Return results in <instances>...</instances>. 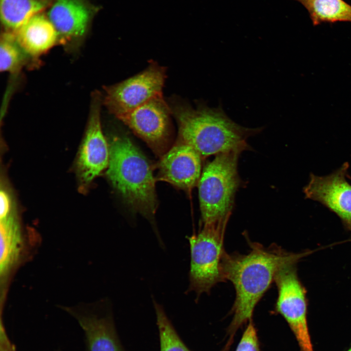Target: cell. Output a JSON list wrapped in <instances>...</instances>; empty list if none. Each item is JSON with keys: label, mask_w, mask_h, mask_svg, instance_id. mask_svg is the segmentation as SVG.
Segmentation results:
<instances>
[{"label": "cell", "mask_w": 351, "mask_h": 351, "mask_svg": "<svg viewBox=\"0 0 351 351\" xmlns=\"http://www.w3.org/2000/svg\"><path fill=\"white\" fill-rule=\"evenodd\" d=\"M159 330L160 351H190L181 341L162 307L154 301Z\"/></svg>", "instance_id": "obj_19"}, {"label": "cell", "mask_w": 351, "mask_h": 351, "mask_svg": "<svg viewBox=\"0 0 351 351\" xmlns=\"http://www.w3.org/2000/svg\"><path fill=\"white\" fill-rule=\"evenodd\" d=\"M235 351H259L256 331L251 320Z\"/></svg>", "instance_id": "obj_20"}, {"label": "cell", "mask_w": 351, "mask_h": 351, "mask_svg": "<svg viewBox=\"0 0 351 351\" xmlns=\"http://www.w3.org/2000/svg\"><path fill=\"white\" fill-rule=\"evenodd\" d=\"M107 175L114 187L135 211L153 219L157 206L155 180L145 156L125 136H117L109 146Z\"/></svg>", "instance_id": "obj_3"}, {"label": "cell", "mask_w": 351, "mask_h": 351, "mask_svg": "<svg viewBox=\"0 0 351 351\" xmlns=\"http://www.w3.org/2000/svg\"><path fill=\"white\" fill-rule=\"evenodd\" d=\"M100 9L91 0H51L46 14L58 32L59 42L70 44L83 40Z\"/></svg>", "instance_id": "obj_9"}, {"label": "cell", "mask_w": 351, "mask_h": 351, "mask_svg": "<svg viewBox=\"0 0 351 351\" xmlns=\"http://www.w3.org/2000/svg\"><path fill=\"white\" fill-rule=\"evenodd\" d=\"M347 351H351V347Z\"/></svg>", "instance_id": "obj_22"}, {"label": "cell", "mask_w": 351, "mask_h": 351, "mask_svg": "<svg viewBox=\"0 0 351 351\" xmlns=\"http://www.w3.org/2000/svg\"><path fill=\"white\" fill-rule=\"evenodd\" d=\"M201 157L191 146L178 142L161 156L160 179L190 192L198 184L201 176Z\"/></svg>", "instance_id": "obj_12"}, {"label": "cell", "mask_w": 351, "mask_h": 351, "mask_svg": "<svg viewBox=\"0 0 351 351\" xmlns=\"http://www.w3.org/2000/svg\"><path fill=\"white\" fill-rule=\"evenodd\" d=\"M172 111L162 94L117 117L157 156L167 151L172 134Z\"/></svg>", "instance_id": "obj_7"}, {"label": "cell", "mask_w": 351, "mask_h": 351, "mask_svg": "<svg viewBox=\"0 0 351 351\" xmlns=\"http://www.w3.org/2000/svg\"><path fill=\"white\" fill-rule=\"evenodd\" d=\"M0 351H16L14 345L7 335L2 322L0 327Z\"/></svg>", "instance_id": "obj_21"}, {"label": "cell", "mask_w": 351, "mask_h": 351, "mask_svg": "<svg viewBox=\"0 0 351 351\" xmlns=\"http://www.w3.org/2000/svg\"><path fill=\"white\" fill-rule=\"evenodd\" d=\"M178 126V142L193 148L202 157L248 148L246 139L261 128L242 126L232 120L221 105L209 107L198 101L195 108L172 98L168 103Z\"/></svg>", "instance_id": "obj_2"}, {"label": "cell", "mask_w": 351, "mask_h": 351, "mask_svg": "<svg viewBox=\"0 0 351 351\" xmlns=\"http://www.w3.org/2000/svg\"><path fill=\"white\" fill-rule=\"evenodd\" d=\"M246 238L249 252L242 254L226 253L222 262L225 280L232 283L235 291L230 328L233 332L252 320L255 306L274 282L278 272L286 266L295 265L308 254L288 252L274 243L266 247Z\"/></svg>", "instance_id": "obj_1"}, {"label": "cell", "mask_w": 351, "mask_h": 351, "mask_svg": "<svg viewBox=\"0 0 351 351\" xmlns=\"http://www.w3.org/2000/svg\"><path fill=\"white\" fill-rule=\"evenodd\" d=\"M0 276L6 281L19 259L22 237L16 206L0 214Z\"/></svg>", "instance_id": "obj_15"}, {"label": "cell", "mask_w": 351, "mask_h": 351, "mask_svg": "<svg viewBox=\"0 0 351 351\" xmlns=\"http://www.w3.org/2000/svg\"><path fill=\"white\" fill-rule=\"evenodd\" d=\"M348 162L327 176L311 174L304 188L305 197L320 202L351 229V184L346 179Z\"/></svg>", "instance_id": "obj_11"}, {"label": "cell", "mask_w": 351, "mask_h": 351, "mask_svg": "<svg viewBox=\"0 0 351 351\" xmlns=\"http://www.w3.org/2000/svg\"><path fill=\"white\" fill-rule=\"evenodd\" d=\"M68 312L84 332L87 351H121L109 319L76 309H69Z\"/></svg>", "instance_id": "obj_14"}, {"label": "cell", "mask_w": 351, "mask_h": 351, "mask_svg": "<svg viewBox=\"0 0 351 351\" xmlns=\"http://www.w3.org/2000/svg\"><path fill=\"white\" fill-rule=\"evenodd\" d=\"M229 218L204 224L197 234L188 237L191 264L187 292H195L197 298L203 293H210L217 283L226 281L222 262L226 254L224 239Z\"/></svg>", "instance_id": "obj_5"}, {"label": "cell", "mask_w": 351, "mask_h": 351, "mask_svg": "<svg viewBox=\"0 0 351 351\" xmlns=\"http://www.w3.org/2000/svg\"><path fill=\"white\" fill-rule=\"evenodd\" d=\"M243 151L237 149L218 154L204 167L198 183L203 224L230 217L240 184L237 162Z\"/></svg>", "instance_id": "obj_4"}, {"label": "cell", "mask_w": 351, "mask_h": 351, "mask_svg": "<svg viewBox=\"0 0 351 351\" xmlns=\"http://www.w3.org/2000/svg\"><path fill=\"white\" fill-rule=\"evenodd\" d=\"M295 265L284 267L275 277L278 296L274 310L287 322L301 351H313L307 323L306 291Z\"/></svg>", "instance_id": "obj_8"}, {"label": "cell", "mask_w": 351, "mask_h": 351, "mask_svg": "<svg viewBox=\"0 0 351 351\" xmlns=\"http://www.w3.org/2000/svg\"><path fill=\"white\" fill-rule=\"evenodd\" d=\"M100 101L97 95L91 106L86 131L78 156L77 172L83 187L89 184L109 164V147L101 129Z\"/></svg>", "instance_id": "obj_10"}, {"label": "cell", "mask_w": 351, "mask_h": 351, "mask_svg": "<svg viewBox=\"0 0 351 351\" xmlns=\"http://www.w3.org/2000/svg\"><path fill=\"white\" fill-rule=\"evenodd\" d=\"M28 56L18 43L13 33L3 32L0 36V71L11 73L19 71Z\"/></svg>", "instance_id": "obj_18"}, {"label": "cell", "mask_w": 351, "mask_h": 351, "mask_svg": "<svg viewBox=\"0 0 351 351\" xmlns=\"http://www.w3.org/2000/svg\"><path fill=\"white\" fill-rule=\"evenodd\" d=\"M166 70L153 60L144 70L120 82L106 86L104 103L117 118L162 94Z\"/></svg>", "instance_id": "obj_6"}, {"label": "cell", "mask_w": 351, "mask_h": 351, "mask_svg": "<svg viewBox=\"0 0 351 351\" xmlns=\"http://www.w3.org/2000/svg\"><path fill=\"white\" fill-rule=\"evenodd\" d=\"M43 12L33 15L14 33L28 56L39 57L59 42L56 28Z\"/></svg>", "instance_id": "obj_13"}, {"label": "cell", "mask_w": 351, "mask_h": 351, "mask_svg": "<svg viewBox=\"0 0 351 351\" xmlns=\"http://www.w3.org/2000/svg\"><path fill=\"white\" fill-rule=\"evenodd\" d=\"M51 0H0V19L4 32L15 33L33 15L44 11Z\"/></svg>", "instance_id": "obj_16"}, {"label": "cell", "mask_w": 351, "mask_h": 351, "mask_svg": "<svg viewBox=\"0 0 351 351\" xmlns=\"http://www.w3.org/2000/svg\"><path fill=\"white\" fill-rule=\"evenodd\" d=\"M295 0L307 10L314 26L326 22H351V5L344 0Z\"/></svg>", "instance_id": "obj_17"}]
</instances>
